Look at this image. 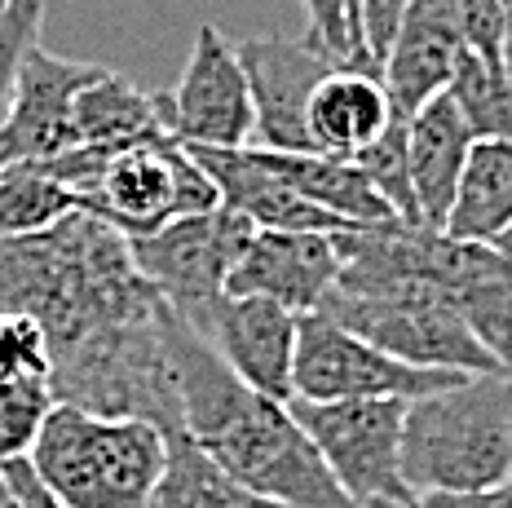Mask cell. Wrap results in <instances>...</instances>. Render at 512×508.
Listing matches in <instances>:
<instances>
[{
    "label": "cell",
    "mask_w": 512,
    "mask_h": 508,
    "mask_svg": "<svg viewBox=\"0 0 512 508\" xmlns=\"http://www.w3.org/2000/svg\"><path fill=\"white\" fill-rule=\"evenodd\" d=\"M490 248H495V257H499V261H504V266L512 270V226H508V230H504V235H499L495 243H490Z\"/></svg>",
    "instance_id": "obj_33"
},
{
    "label": "cell",
    "mask_w": 512,
    "mask_h": 508,
    "mask_svg": "<svg viewBox=\"0 0 512 508\" xmlns=\"http://www.w3.org/2000/svg\"><path fill=\"white\" fill-rule=\"evenodd\" d=\"M512 226V142H473L442 235L495 243Z\"/></svg>",
    "instance_id": "obj_20"
},
{
    "label": "cell",
    "mask_w": 512,
    "mask_h": 508,
    "mask_svg": "<svg viewBox=\"0 0 512 508\" xmlns=\"http://www.w3.org/2000/svg\"><path fill=\"white\" fill-rule=\"evenodd\" d=\"M508 376H512V372H508Z\"/></svg>",
    "instance_id": "obj_39"
},
{
    "label": "cell",
    "mask_w": 512,
    "mask_h": 508,
    "mask_svg": "<svg viewBox=\"0 0 512 508\" xmlns=\"http://www.w3.org/2000/svg\"><path fill=\"white\" fill-rule=\"evenodd\" d=\"M0 508H18L14 495H9V486H5V478H0Z\"/></svg>",
    "instance_id": "obj_34"
},
{
    "label": "cell",
    "mask_w": 512,
    "mask_h": 508,
    "mask_svg": "<svg viewBox=\"0 0 512 508\" xmlns=\"http://www.w3.org/2000/svg\"><path fill=\"white\" fill-rule=\"evenodd\" d=\"M164 98L173 137L190 151H239L256 142V111L239 49L212 23H199L186 71Z\"/></svg>",
    "instance_id": "obj_10"
},
{
    "label": "cell",
    "mask_w": 512,
    "mask_h": 508,
    "mask_svg": "<svg viewBox=\"0 0 512 508\" xmlns=\"http://www.w3.org/2000/svg\"><path fill=\"white\" fill-rule=\"evenodd\" d=\"M455 14H460L464 31V49L486 62H504L508 45V9L499 0H455Z\"/></svg>",
    "instance_id": "obj_29"
},
{
    "label": "cell",
    "mask_w": 512,
    "mask_h": 508,
    "mask_svg": "<svg viewBox=\"0 0 512 508\" xmlns=\"http://www.w3.org/2000/svg\"><path fill=\"white\" fill-rule=\"evenodd\" d=\"M398 120L393 98L384 89L376 71H332L314 89L305 111L309 146L318 155H336V160H358L380 133Z\"/></svg>",
    "instance_id": "obj_17"
},
{
    "label": "cell",
    "mask_w": 512,
    "mask_h": 508,
    "mask_svg": "<svg viewBox=\"0 0 512 508\" xmlns=\"http://www.w3.org/2000/svg\"><path fill=\"white\" fill-rule=\"evenodd\" d=\"M0 478H5V486H9V495H14V504H18V508H67V504L53 500L49 486L36 478V469H31L27 460H9V464H0Z\"/></svg>",
    "instance_id": "obj_32"
},
{
    "label": "cell",
    "mask_w": 512,
    "mask_h": 508,
    "mask_svg": "<svg viewBox=\"0 0 512 508\" xmlns=\"http://www.w3.org/2000/svg\"><path fill=\"white\" fill-rule=\"evenodd\" d=\"M354 5H358V23H362V36H367L371 62H376V71H380L393 49V36H398L402 18H407L411 0H354Z\"/></svg>",
    "instance_id": "obj_30"
},
{
    "label": "cell",
    "mask_w": 512,
    "mask_h": 508,
    "mask_svg": "<svg viewBox=\"0 0 512 508\" xmlns=\"http://www.w3.org/2000/svg\"><path fill=\"white\" fill-rule=\"evenodd\" d=\"M71 213H80L76 195L58 177H49L45 168H0V239L40 235V230H53L58 221H67Z\"/></svg>",
    "instance_id": "obj_22"
},
{
    "label": "cell",
    "mask_w": 512,
    "mask_h": 508,
    "mask_svg": "<svg viewBox=\"0 0 512 508\" xmlns=\"http://www.w3.org/2000/svg\"><path fill=\"white\" fill-rule=\"evenodd\" d=\"M508 36H512V5H508Z\"/></svg>",
    "instance_id": "obj_36"
},
{
    "label": "cell",
    "mask_w": 512,
    "mask_h": 508,
    "mask_svg": "<svg viewBox=\"0 0 512 508\" xmlns=\"http://www.w3.org/2000/svg\"><path fill=\"white\" fill-rule=\"evenodd\" d=\"M14 376L49 380V341L23 314H0V380Z\"/></svg>",
    "instance_id": "obj_28"
},
{
    "label": "cell",
    "mask_w": 512,
    "mask_h": 508,
    "mask_svg": "<svg viewBox=\"0 0 512 508\" xmlns=\"http://www.w3.org/2000/svg\"><path fill=\"white\" fill-rule=\"evenodd\" d=\"M468 372H433L384 354L358 332L323 314H305L296 327L292 398L309 402H362V398H424L433 389L460 385Z\"/></svg>",
    "instance_id": "obj_9"
},
{
    "label": "cell",
    "mask_w": 512,
    "mask_h": 508,
    "mask_svg": "<svg viewBox=\"0 0 512 508\" xmlns=\"http://www.w3.org/2000/svg\"><path fill=\"white\" fill-rule=\"evenodd\" d=\"M40 23H45V0H9L0 14V124L14 102L18 67H23L27 49L40 45Z\"/></svg>",
    "instance_id": "obj_27"
},
{
    "label": "cell",
    "mask_w": 512,
    "mask_h": 508,
    "mask_svg": "<svg viewBox=\"0 0 512 508\" xmlns=\"http://www.w3.org/2000/svg\"><path fill=\"white\" fill-rule=\"evenodd\" d=\"M164 349L173 363L181 429L234 482L274 508H358L327 473L292 407L243 385L173 310L164 314Z\"/></svg>",
    "instance_id": "obj_2"
},
{
    "label": "cell",
    "mask_w": 512,
    "mask_h": 508,
    "mask_svg": "<svg viewBox=\"0 0 512 508\" xmlns=\"http://www.w3.org/2000/svg\"><path fill=\"white\" fill-rule=\"evenodd\" d=\"M256 155L287 186H296L305 199H314L318 208H327L345 226L358 230V226H389V221H398L393 208L384 204V195L371 186V177L354 160H336V155H318V151H265V146H256Z\"/></svg>",
    "instance_id": "obj_19"
},
{
    "label": "cell",
    "mask_w": 512,
    "mask_h": 508,
    "mask_svg": "<svg viewBox=\"0 0 512 508\" xmlns=\"http://www.w3.org/2000/svg\"><path fill=\"white\" fill-rule=\"evenodd\" d=\"M340 274L336 235H309V230H256L243 248L226 292L261 296L292 314H318L323 296Z\"/></svg>",
    "instance_id": "obj_14"
},
{
    "label": "cell",
    "mask_w": 512,
    "mask_h": 508,
    "mask_svg": "<svg viewBox=\"0 0 512 508\" xmlns=\"http://www.w3.org/2000/svg\"><path fill=\"white\" fill-rule=\"evenodd\" d=\"M164 310L128 239L89 213L0 239V314H23L45 332L53 402L181 429Z\"/></svg>",
    "instance_id": "obj_1"
},
{
    "label": "cell",
    "mask_w": 512,
    "mask_h": 508,
    "mask_svg": "<svg viewBox=\"0 0 512 508\" xmlns=\"http://www.w3.org/2000/svg\"><path fill=\"white\" fill-rule=\"evenodd\" d=\"M234 49H239L256 111L252 146H265V151H314L305 129V111L314 89L336 67L318 49H309L305 40H287V36H256Z\"/></svg>",
    "instance_id": "obj_12"
},
{
    "label": "cell",
    "mask_w": 512,
    "mask_h": 508,
    "mask_svg": "<svg viewBox=\"0 0 512 508\" xmlns=\"http://www.w3.org/2000/svg\"><path fill=\"white\" fill-rule=\"evenodd\" d=\"M53 407L58 402H53V389L45 376L0 380V464L27 460Z\"/></svg>",
    "instance_id": "obj_25"
},
{
    "label": "cell",
    "mask_w": 512,
    "mask_h": 508,
    "mask_svg": "<svg viewBox=\"0 0 512 508\" xmlns=\"http://www.w3.org/2000/svg\"><path fill=\"white\" fill-rule=\"evenodd\" d=\"M504 76L512 84V36H508V45H504Z\"/></svg>",
    "instance_id": "obj_35"
},
{
    "label": "cell",
    "mask_w": 512,
    "mask_h": 508,
    "mask_svg": "<svg viewBox=\"0 0 512 508\" xmlns=\"http://www.w3.org/2000/svg\"><path fill=\"white\" fill-rule=\"evenodd\" d=\"M5 5H9V0H0V14H5Z\"/></svg>",
    "instance_id": "obj_37"
},
{
    "label": "cell",
    "mask_w": 512,
    "mask_h": 508,
    "mask_svg": "<svg viewBox=\"0 0 512 508\" xmlns=\"http://www.w3.org/2000/svg\"><path fill=\"white\" fill-rule=\"evenodd\" d=\"M473 142L477 137L451 93H437L433 102H424L407 120V173L420 226L442 230Z\"/></svg>",
    "instance_id": "obj_16"
},
{
    "label": "cell",
    "mask_w": 512,
    "mask_h": 508,
    "mask_svg": "<svg viewBox=\"0 0 512 508\" xmlns=\"http://www.w3.org/2000/svg\"><path fill=\"white\" fill-rule=\"evenodd\" d=\"M296 425L323 455L327 473L358 508H393L407 500L402 482V398H362V402H287Z\"/></svg>",
    "instance_id": "obj_7"
},
{
    "label": "cell",
    "mask_w": 512,
    "mask_h": 508,
    "mask_svg": "<svg viewBox=\"0 0 512 508\" xmlns=\"http://www.w3.org/2000/svg\"><path fill=\"white\" fill-rule=\"evenodd\" d=\"M256 226L234 208L217 204L208 213L181 217L173 226L146 239H128L133 261L155 296L177 314L190 332H199L208 310L226 296V283L239 266L243 248L252 243Z\"/></svg>",
    "instance_id": "obj_8"
},
{
    "label": "cell",
    "mask_w": 512,
    "mask_h": 508,
    "mask_svg": "<svg viewBox=\"0 0 512 508\" xmlns=\"http://www.w3.org/2000/svg\"><path fill=\"white\" fill-rule=\"evenodd\" d=\"M402 482L420 491H490L512 482V376L486 372L407 402Z\"/></svg>",
    "instance_id": "obj_4"
},
{
    "label": "cell",
    "mask_w": 512,
    "mask_h": 508,
    "mask_svg": "<svg viewBox=\"0 0 512 508\" xmlns=\"http://www.w3.org/2000/svg\"><path fill=\"white\" fill-rule=\"evenodd\" d=\"M27 464L67 508H146L164 469V433L58 402Z\"/></svg>",
    "instance_id": "obj_6"
},
{
    "label": "cell",
    "mask_w": 512,
    "mask_h": 508,
    "mask_svg": "<svg viewBox=\"0 0 512 508\" xmlns=\"http://www.w3.org/2000/svg\"><path fill=\"white\" fill-rule=\"evenodd\" d=\"M499 5H504V9H508V5H512V0H499Z\"/></svg>",
    "instance_id": "obj_38"
},
{
    "label": "cell",
    "mask_w": 512,
    "mask_h": 508,
    "mask_svg": "<svg viewBox=\"0 0 512 508\" xmlns=\"http://www.w3.org/2000/svg\"><path fill=\"white\" fill-rule=\"evenodd\" d=\"M173 137L164 93H146L133 80L102 67V76L84 84L76 98V146L80 151H128L142 142Z\"/></svg>",
    "instance_id": "obj_18"
},
{
    "label": "cell",
    "mask_w": 512,
    "mask_h": 508,
    "mask_svg": "<svg viewBox=\"0 0 512 508\" xmlns=\"http://www.w3.org/2000/svg\"><path fill=\"white\" fill-rule=\"evenodd\" d=\"M98 76V62L62 58L31 45L23 67H18L9 115L0 124V168L49 164L76 151V98Z\"/></svg>",
    "instance_id": "obj_11"
},
{
    "label": "cell",
    "mask_w": 512,
    "mask_h": 508,
    "mask_svg": "<svg viewBox=\"0 0 512 508\" xmlns=\"http://www.w3.org/2000/svg\"><path fill=\"white\" fill-rule=\"evenodd\" d=\"M468 54L455 0H411L393 49L380 67V80L393 98V111L411 120L424 102L451 89L455 67Z\"/></svg>",
    "instance_id": "obj_15"
},
{
    "label": "cell",
    "mask_w": 512,
    "mask_h": 508,
    "mask_svg": "<svg viewBox=\"0 0 512 508\" xmlns=\"http://www.w3.org/2000/svg\"><path fill=\"white\" fill-rule=\"evenodd\" d=\"M402 226L407 221L340 230V274L318 305V314L358 332L362 341L402 358V363L468 376L504 372L490 358V349L473 336V327L464 323L451 292H442L407 261Z\"/></svg>",
    "instance_id": "obj_3"
},
{
    "label": "cell",
    "mask_w": 512,
    "mask_h": 508,
    "mask_svg": "<svg viewBox=\"0 0 512 508\" xmlns=\"http://www.w3.org/2000/svg\"><path fill=\"white\" fill-rule=\"evenodd\" d=\"M296 327H301V314L283 310L274 301H261V296L226 292L208 310V319L195 336H204L212 354L248 389L274 402H292Z\"/></svg>",
    "instance_id": "obj_13"
},
{
    "label": "cell",
    "mask_w": 512,
    "mask_h": 508,
    "mask_svg": "<svg viewBox=\"0 0 512 508\" xmlns=\"http://www.w3.org/2000/svg\"><path fill=\"white\" fill-rule=\"evenodd\" d=\"M393 508H512V482L490 491H420Z\"/></svg>",
    "instance_id": "obj_31"
},
{
    "label": "cell",
    "mask_w": 512,
    "mask_h": 508,
    "mask_svg": "<svg viewBox=\"0 0 512 508\" xmlns=\"http://www.w3.org/2000/svg\"><path fill=\"white\" fill-rule=\"evenodd\" d=\"M45 168L76 195L80 213L106 221L124 239H146L181 217L208 213L221 204L204 164L177 142H142L128 151H67Z\"/></svg>",
    "instance_id": "obj_5"
},
{
    "label": "cell",
    "mask_w": 512,
    "mask_h": 508,
    "mask_svg": "<svg viewBox=\"0 0 512 508\" xmlns=\"http://www.w3.org/2000/svg\"><path fill=\"white\" fill-rule=\"evenodd\" d=\"M446 93L464 111L477 142H512V84L504 76V62L464 54Z\"/></svg>",
    "instance_id": "obj_23"
},
{
    "label": "cell",
    "mask_w": 512,
    "mask_h": 508,
    "mask_svg": "<svg viewBox=\"0 0 512 508\" xmlns=\"http://www.w3.org/2000/svg\"><path fill=\"white\" fill-rule=\"evenodd\" d=\"M354 164L371 177V186L384 195V204L393 208V217L407 221V226H420L415 195H411V173H407V120H402V115L380 133V142H371L367 151L358 155Z\"/></svg>",
    "instance_id": "obj_26"
},
{
    "label": "cell",
    "mask_w": 512,
    "mask_h": 508,
    "mask_svg": "<svg viewBox=\"0 0 512 508\" xmlns=\"http://www.w3.org/2000/svg\"><path fill=\"white\" fill-rule=\"evenodd\" d=\"M146 508H274L239 486L186 429L164 433V469Z\"/></svg>",
    "instance_id": "obj_21"
},
{
    "label": "cell",
    "mask_w": 512,
    "mask_h": 508,
    "mask_svg": "<svg viewBox=\"0 0 512 508\" xmlns=\"http://www.w3.org/2000/svg\"><path fill=\"white\" fill-rule=\"evenodd\" d=\"M301 5H305V23H309L301 40L309 49H318L336 71H376L354 0H301Z\"/></svg>",
    "instance_id": "obj_24"
}]
</instances>
